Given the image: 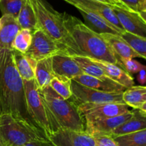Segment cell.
<instances>
[{"label": "cell", "mask_w": 146, "mask_h": 146, "mask_svg": "<svg viewBox=\"0 0 146 146\" xmlns=\"http://www.w3.org/2000/svg\"><path fill=\"white\" fill-rule=\"evenodd\" d=\"M0 112L36 127L29 113L23 80L16 68L12 50L5 48H0Z\"/></svg>", "instance_id": "6da1fadb"}, {"label": "cell", "mask_w": 146, "mask_h": 146, "mask_svg": "<svg viewBox=\"0 0 146 146\" xmlns=\"http://www.w3.org/2000/svg\"><path fill=\"white\" fill-rule=\"evenodd\" d=\"M61 14L66 29L76 44L81 56L123 68L118 56L100 34L90 29L76 17L65 12Z\"/></svg>", "instance_id": "7a4b0ae2"}, {"label": "cell", "mask_w": 146, "mask_h": 146, "mask_svg": "<svg viewBox=\"0 0 146 146\" xmlns=\"http://www.w3.org/2000/svg\"><path fill=\"white\" fill-rule=\"evenodd\" d=\"M35 12L40 29L66 48L70 55H81L74 39L66 29L62 14L44 0H29Z\"/></svg>", "instance_id": "3957f363"}, {"label": "cell", "mask_w": 146, "mask_h": 146, "mask_svg": "<svg viewBox=\"0 0 146 146\" xmlns=\"http://www.w3.org/2000/svg\"><path fill=\"white\" fill-rule=\"evenodd\" d=\"M38 91L48 105L61 129L85 132V119L72 98L63 99L50 86H47L43 89H38Z\"/></svg>", "instance_id": "277c9868"}, {"label": "cell", "mask_w": 146, "mask_h": 146, "mask_svg": "<svg viewBox=\"0 0 146 146\" xmlns=\"http://www.w3.org/2000/svg\"><path fill=\"white\" fill-rule=\"evenodd\" d=\"M0 140L4 146H23L48 141L41 130L9 113L0 115Z\"/></svg>", "instance_id": "5b68a950"}, {"label": "cell", "mask_w": 146, "mask_h": 146, "mask_svg": "<svg viewBox=\"0 0 146 146\" xmlns=\"http://www.w3.org/2000/svg\"><path fill=\"white\" fill-rule=\"evenodd\" d=\"M27 108L30 116L46 138L61 129L48 105L38 91L35 79L23 80Z\"/></svg>", "instance_id": "8992f818"}, {"label": "cell", "mask_w": 146, "mask_h": 146, "mask_svg": "<svg viewBox=\"0 0 146 146\" xmlns=\"http://www.w3.org/2000/svg\"><path fill=\"white\" fill-rule=\"evenodd\" d=\"M62 52H68L66 48L38 29L32 33L31 44L24 54L38 61Z\"/></svg>", "instance_id": "52a82bcc"}, {"label": "cell", "mask_w": 146, "mask_h": 146, "mask_svg": "<svg viewBox=\"0 0 146 146\" xmlns=\"http://www.w3.org/2000/svg\"><path fill=\"white\" fill-rule=\"evenodd\" d=\"M73 101L77 106L81 104H104L123 103V92L106 93L88 88L71 79V85Z\"/></svg>", "instance_id": "ba28073f"}, {"label": "cell", "mask_w": 146, "mask_h": 146, "mask_svg": "<svg viewBox=\"0 0 146 146\" xmlns=\"http://www.w3.org/2000/svg\"><path fill=\"white\" fill-rule=\"evenodd\" d=\"M78 106L86 122L112 118L130 111L128 106L124 103L81 104Z\"/></svg>", "instance_id": "9c48e42d"}, {"label": "cell", "mask_w": 146, "mask_h": 146, "mask_svg": "<svg viewBox=\"0 0 146 146\" xmlns=\"http://www.w3.org/2000/svg\"><path fill=\"white\" fill-rule=\"evenodd\" d=\"M54 146H96L94 138L86 132L60 129L48 137Z\"/></svg>", "instance_id": "30bf717a"}, {"label": "cell", "mask_w": 146, "mask_h": 146, "mask_svg": "<svg viewBox=\"0 0 146 146\" xmlns=\"http://www.w3.org/2000/svg\"><path fill=\"white\" fill-rule=\"evenodd\" d=\"M132 115V111H130L126 113L112 118L86 122L85 132L93 138L103 135H110L115 128L131 119Z\"/></svg>", "instance_id": "8fae6325"}, {"label": "cell", "mask_w": 146, "mask_h": 146, "mask_svg": "<svg viewBox=\"0 0 146 146\" xmlns=\"http://www.w3.org/2000/svg\"><path fill=\"white\" fill-rule=\"evenodd\" d=\"M124 31L146 38V20L141 14L117 7H111Z\"/></svg>", "instance_id": "7c38bea8"}, {"label": "cell", "mask_w": 146, "mask_h": 146, "mask_svg": "<svg viewBox=\"0 0 146 146\" xmlns=\"http://www.w3.org/2000/svg\"><path fill=\"white\" fill-rule=\"evenodd\" d=\"M72 5L78 9L85 20L86 25L94 32L98 34H111L119 36L123 32L122 31L118 29L116 27L106 21L105 19L93 12L91 10L79 4H74Z\"/></svg>", "instance_id": "4fadbf2b"}, {"label": "cell", "mask_w": 146, "mask_h": 146, "mask_svg": "<svg viewBox=\"0 0 146 146\" xmlns=\"http://www.w3.org/2000/svg\"><path fill=\"white\" fill-rule=\"evenodd\" d=\"M51 62L53 71L57 76L73 79L78 76L84 74V71L68 52L59 53L53 56Z\"/></svg>", "instance_id": "5bb4252c"}, {"label": "cell", "mask_w": 146, "mask_h": 146, "mask_svg": "<svg viewBox=\"0 0 146 146\" xmlns=\"http://www.w3.org/2000/svg\"><path fill=\"white\" fill-rule=\"evenodd\" d=\"M72 80L86 87L106 93L123 92L126 89L123 86L107 76L98 78L82 74L75 77Z\"/></svg>", "instance_id": "9a60e30c"}, {"label": "cell", "mask_w": 146, "mask_h": 146, "mask_svg": "<svg viewBox=\"0 0 146 146\" xmlns=\"http://www.w3.org/2000/svg\"><path fill=\"white\" fill-rule=\"evenodd\" d=\"M64 1L71 5L74 4H79V5L91 10L93 12L96 13L98 15L105 19L106 21L111 23L118 29L124 31L123 28L121 26L119 20L117 18L114 11H113L112 7L110 6L98 2V1H93V0H64Z\"/></svg>", "instance_id": "2e32d148"}, {"label": "cell", "mask_w": 146, "mask_h": 146, "mask_svg": "<svg viewBox=\"0 0 146 146\" xmlns=\"http://www.w3.org/2000/svg\"><path fill=\"white\" fill-rule=\"evenodd\" d=\"M88 58L100 67L107 77L123 86L124 88H128L134 85L133 78L123 68L115 64L104 62L89 57Z\"/></svg>", "instance_id": "e0dca14e"}, {"label": "cell", "mask_w": 146, "mask_h": 146, "mask_svg": "<svg viewBox=\"0 0 146 146\" xmlns=\"http://www.w3.org/2000/svg\"><path fill=\"white\" fill-rule=\"evenodd\" d=\"M0 21V48L12 50V43L21 27L17 19L11 15H2Z\"/></svg>", "instance_id": "ac0fdd59"}, {"label": "cell", "mask_w": 146, "mask_h": 146, "mask_svg": "<svg viewBox=\"0 0 146 146\" xmlns=\"http://www.w3.org/2000/svg\"><path fill=\"white\" fill-rule=\"evenodd\" d=\"M131 119L119 125L111 132V136L115 137L146 129V112L135 109L132 111Z\"/></svg>", "instance_id": "d6986e66"}, {"label": "cell", "mask_w": 146, "mask_h": 146, "mask_svg": "<svg viewBox=\"0 0 146 146\" xmlns=\"http://www.w3.org/2000/svg\"><path fill=\"white\" fill-rule=\"evenodd\" d=\"M122 100L128 106L134 110L138 109L146 112V87L133 86L123 92Z\"/></svg>", "instance_id": "ffe728a7"}, {"label": "cell", "mask_w": 146, "mask_h": 146, "mask_svg": "<svg viewBox=\"0 0 146 146\" xmlns=\"http://www.w3.org/2000/svg\"><path fill=\"white\" fill-rule=\"evenodd\" d=\"M106 41L119 58H142L119 35L111 34H100Z\"/></svg>", "instance_id": "44dd1931"}, {"label": "cell", "mask_w": 146, "mask_h": 146, "mask_svg": "<svg viewBox=\"0 0 146 146\" xmlns=\"http://www.w3.org/2000/svg\"><path fill=\"white\" fill-rule=\"evenodd\" d=\"M56 76L53 71L51 57L38 61L34 70V79L38 89L49 86L51 80Z\"/></svg>", "instance_id": "7402d4cb"}, {"label": "cell", "mask_w": 146, "mask_h": 146, "mask_svg": "<svg viewBox=\"0 0 146 146\" xmlns=\"http://www.w3.org/2000/svg\"><path fill=\"white\" fill-rule=\"evenodd\" d=\"M17 21L21 29H27L32 33L40 29L35 12L29 0H23L22 6L17 17Z\"/></svg>", "instance_id": "603a6c76"}, {"label": "cell", "mask_w": 146, "mask_h": 146, "mask_svg": "<svg viewBox=\"0 0 146 146\" xmlns=\"http://www.w3.org/2000/svg\"><path fill=\"white\" fill-rule=\"evenodd\" d=\"M112 138L118 146H146V129Z\"/></svg>", "instance_id": "cb8c5ba5"}, {"label": "cell", "mask_w": 146, "mask_h": 146, "mask_svg": "<svg viewBox=\"0 0 146 146\" xmlns=\"http://www.w3.org/2000/svg\"><path fill=\"white\" fill-rule=\"evenodd\" d=\"M12 54L16 68L22 80L30 81L34 79V71L30 66L26 56L15 50H12Z\"/></svg>", "instance_id": "d4e9b609"}, {"label": "cell", "mask_w": 146, "mask_h": 146, "mask_svg": "<svg viewBox=\"0 0 146 146\" xmlns=\"http://www.w3.org/2000/svg\"><path fill=\"white\" fill-rule=\"evenodd\" d=\"M73 59L78 64L80 68L84 71V74L91 76L102 78L106 76L104 71L96 64L91 61L88 57L79 55H71Z\"/></svg>", "instance_id": "484cf974"}, {"label": "cell", "mask_w": 146, "mask_h": 146, "mask_svg": "<svg viewBox=\"0 0 146 146\" xmlns=\"http://www.w3.org/2000/svg\"><path fill=\"white\" fill-rule=\"evenodd\" d=\"M120 36L142 58H146V38L128 32L123 31Z\"/></svg>", "instance_id": "4316f807"}, {"label": "cell", "mask_w": 146, "mask_h": 146, "mask_svg": "<svg viewBox=\"0 0 146 146\" xmlns=\"http://www.w3.org/2000/svg\"><path fill=\"white\" fill-rule=\"evenodd\" d=\"M71 85V79L57 76L51 80L49 84L50 87L64 100L69 99L72 96Z\"/></svg>", "instance_id": "83f0119b"}, {"label": "cell", "mask_w": 146, "mask_h": 146, "mask_svg": "<svg viewBox=\"0 0 146 146\" xmlns=\"http://www.w3.org/2000/svg\"><path fill=\"white\" fill-rule=\"evenodd\" d=\"M32 41V32L27 29H21L12 43V50L26 54Z\"/></svg>", "instance_id": "f1b7e54d"}, {"label": "cell", "mask_w": 146, "mask_h": 146, "mask_svg": "<svg viewBox=\"0 0 146 146\" xmlns=\"http://www.w3.org/2000/svg\"><path fill=\"white\" fill-rule=\"evenodd\" d=\"M23 0H1L0 11L2 15H11L17 19L22 6Z\"/></svg>", "instance_id": "f546056e"}, {"label": "cell", "mask_w": 146, "mask_h": 146, "mask_svg": "<svg viewBox=\"0 0 146 146\" xmlns=\"http://www.w3.org/2000/svg\"><path fill=\"white\" fill-rule=\"evenodd\" d=\"M131 11L139 13L143 18L145 19L146 0H119Z\"/></svg>", "instance_id": "4dcf8cb0"}, {"label": "cell", "mask_w": 146, "mask_h": 146, "mask_svg": "<svg viewBox=\"0 0 146 146\" xmlns=\"http://www.w3.org/2000/svg\"><path fill=\"white\" fill-rule=\"evenodd\" d=\"M123 68L128 74H136L145 66L133 58H120Z\"/></svg>", "instance_id": "1f68e13d"}, {"label": "cell", "mask_w": 146, "mask_h": 146, "mask_svg": "<svg viewBox=\"0 0 146 146\" xmlns=\"http://www.w3.org/2000/svg\"><path fill=\"white\" fill-rule=\"evenodd\" d=\"M96 146H118L111 135H103L94 138Z\"/></svg>", "instance_id": "d6a6232c"}, {"label": "cell", "mask_w": 146, "mask_h": 146, "mask_svg": "<svg viewBox=\"0 0 146 146\" xmlns=\"http://www.w3.org/2000/svg\"><path fill=\"white\" fill-rule=\"evenodd\" d=\"M93 1L103 3V4H106V5L110 6V7H119V8L123 9L130 10L128 7H125V6L124 5L121 1H120L119 0H93ZM130 11H131V10H130Z\"/></svg>", "instance_id": "836d02e7"}, {"label": "cell", "mask_w": 146, "mask_h": 146, "mask_svg": "<svg viewBox=\"0 0 146 146\" xmlns=\"http://www.w3.org/2000/svg\"><path fill=\"white\" fill-rule=\"evenodd\" d=\"M138 81L141 84L144 85L146 82V73H145V68H143L138 72V75L137 76Z\"/></svg>", "instance_id": "e575fe53"}, {"label": "cell", "mask_w": 146, "mask_h": 146, "mask_svg": "<svg viewBox=\"0 0 146 146\" xmlns=\"http://www.w3.org/2000/svg\"><path fill=\"white\" fill-rule=\"evenodd\" d=\"M23 146H54L49 141H40V142H34L31 143L27 144Z\"/></svg>", "instance_id": "d590c367"}, {"label": "cell", "mask_w": 146, "mask_h": 146, "mask_svg": "<svg viewBox=\"0 0 146 146\" xmlns=\"http://www.w3.org/2000/svg\"><path fill=\"white\" fill-rule=\"evenodd\" d=\"M0 146H4V145L2 144V143H1V140H0Z\"/></svg>", "instance_id": "8d00e7d4"}, {"label": "cell", "mask_w": 146, "mask_h": 146, "mask_svg": "<svg viewBox=\"0 0 146 146\" xmlns=\"http://www.w3.org/2000/svg\"><path fill=\"white\" fill-rule=\"evenodd\" d=\"M0 26H1V21H0Z\"/></svg>", "instance_id": "74e56055"}, {"label": "cell", "mask_w": 146, "mask_h": 146, "mask_svg": "<svg viewBox=\"0 0 146 146\" xmlns=\"http://www.w3.org/2000/svg\"><path fill=\"white\" fill-rule=\"evenodd\" d=\"M0 115H1V112H0Z\"/></svg>", "instance_id": "f35d334b"}, {"label": "cell", "mask_w": 146, "mask_h": 146, "mask_svg": "<svg viewBox=\"0 0 146 146\" xmlns=\"http://www.w3.org/2000/svg\"><path fill=\"white\" fill-rule=\"evenodd\" d=\"M0 1H1V0H0Z\"/></svg>", "instance_id": "ab89813d"}]
</instances>
